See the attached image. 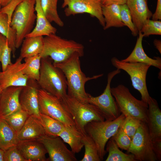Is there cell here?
Instances as JSON below:
<instances>
[{
	"instance_id": "1",
	"label": "cell",
	"mask_w": 161,
	"mask_h": 161,
	"mask_svg": "<svg viewBox=\"0 0 161 161\" xmlns=\"http://www.w3.org/2000/svg\"><path fill=\"white\" fill-rule=\"evenodd\" d=\"M80 57L79 54L75 53L62 62H53V64L65 75L67 81V94L81 102L88 103L89 94L85 91L86 83L89 80L102 76L103 74L92 77H86L81 69Z\"/></svg>"
},
{
	"instance_id": "2",
	"label": "cell",
	"mask_w": 161,
	"mask_h": 161,
	"mask_svg": "<svg viewBox=\"0 0 161 161\" xmlns=\"http://www.w3.org/2000/svg\"><path fill=\"white\" fill-rule=\"evenodd\" d=\"M39 87L62 100L67 95L66 78L62 71L55 66L49 57L41 60L40 76L37 81Z\"/></svg>"
},
{
	"instance_id": "3",
	"label": "cell",
	"mask_w": 161,
	"mask_h": 161,
	"mask_svg": "<svg viewBox=\"0 0 161 161\" xmlns=\"http://www.w3.org/2000/svg\"><path fill=\"white\" fill-rule=\"evenodd\" d=\"M84 49L80 43L52 34L44 37L43 48L40 55L41 58L49 57L53 63H58L65 60L75 53L82 57Z\"/></svg>"
},
{
	"instance_id": "4",
	"label": "cell",
	"mask_w": 161,
	"mask_h": 161,
	"mask_svg": "<svg viewBox=\"0 0 161 161\" xmlns=\"http://www.w3.org/2000/svg\"><path fill=\"white\" fill-rule=\"evenodd\" d=\"M35 0H23L12 15L10 26L16 32V47L18 49L26 36L33 30L36 19Z\"/></svg>"
},
{
	"instance_id": "5",
	"label": "cell",
	"mask_w": 161,
	"mask_h": 161,
	"mask_svg": "<svg viewBox=\"0 0 161 161\" xmlns=\"http://www.w3.org/2000/svg\"><path fill=\"white\" fill-rule=\"evenodd\" d=\"M62 100L71 114L76 127L83 135L86 134L85 128L88 123L105 120L100 109L93 104L81 102L67 94Z\"/></svg>"
},
{
	"instance_id": "6",
	"label": "cell",
	"mask_w": 161,
	"mask_h": 161,
	"mask_svg": "<svg viewBox=\"0 0 161 161\" xmlns=\"http://www.w3.org/2000/svg\"><path fill=\"white\" fill-rule=\"evenodd\" d=\"M111 90L120 112L125 117H134L147 123L148 103L135 98L128 88L122 84L111 88Z\"/></svg>"
},
{
	"instance_id": "7",
	"label": "cell",
	"mask_w": 161,
	"mask_h": 161,
	"mask_svg": "<svg viewBox=\"0 0 161 161\" xmlns=\"http://www.w3.org/2000/svg\"><path fill=\"white\" fill-rule=\"evenodd\" d=\"M125 117L121 113L115 120L93 121L85 126L86 132L94 142L101 160H103L107 152L105 147L107 142L121 127Z\"/></svg>"
},
{
	"instance_id": "8",
	"label": "cell",
	"mask_w": 161,
	"mask_h": 161,
	"mask_svg": "<svg viewBox=\"0 0 161 161\" xmlns=\"http://www.w3.org/2000/svg\"><path fill=\"white\" fill-rule=\"evenodd\" d=\"M38 94L40 113L60 121L65 126L76 127L62 100L41 88L38 89Z\"/></svg>"
},
{
	"instance_id": "9",
	"label": "cell",
	"mask_w": 161,
	"mask_h": 161,
	"mask_svg": "<svg viewBox=\"0 0 161 161\" xmlns=\"http://www.w3.org/2000/svg\"><path fill=\"white\" fill-rule=\"evenodd\" d=\"M112 65L117 69H122L129 75L134 88L140 94L141 100L148 104L150 96L147 88L146 77L151 66L141 63L125 62L113 57L111 60Z\"/></svg>"
},
{
	"instance_id": "10",
	"label": "cell",
	"mask_w": 161,
	"mask_h": 161,
	"mask_svg": "<svg viewBox=\"0 0 161 161\" xmlns=\"http://www.w3.org/2000/svg\"><path fill=\"white\" fill-rule=\"evenodd\" d=\"M127 151L133 154L137 161L157 160L146 123L142 122L132 138L131 145Z\"/></svg>"
},
{
	"instance_id": "11",
	"label": "cell",
	"mask_w": 161,
	"mask_h": 161,
	"mask_svg": "<svg viewBox=\"0 0 161 161\" xmlns=\"http://www.w3.org/2000/svg\"><path fill=\"white\" fill-rule=\"evenodd\" d=\"M118 69L109 73L107 75V83L103 92L97 97L89 94L88 103L97 106L100 111L105 120H112L120 115V112L111 90L110 84L113 78L120 72Z\"/></svg>"
},
{
	"instance_id": "12",
	"label": "cell",
	"mask_w": 161,
	"mask_h": 161,
	"mask_svg": "<svg viewBox=\"0 0 161 161\" xmlns=\"http://www.w3.org/2000/svg\"><path fill=\"white\" fill-rule=\"evenodd\" d=\"M62 7L65 8L66 16H69L86 13L95 17L104 27L105 22L102 14V5L99 0H63Z\"/></svg>"
},
{
	"instance_id": "13",
	"label": "cell",
	"mask_w": 161,
	"mask_h": 161,
	"mask_svg": "<svg viewBox=\"0 0 161 161\" xmlns=\"http://www.w3.org/2000/svg\"><path fill=\"white\" fill-rule=\"evenodd\" d=\"M44 145L48 160L51 161H76L75 154L69 150L59 137L44 135L37 139Z\"/></svg>"
},
{
	"instance_id": "14",
	"label": "cell",
	"mask_w": 161,
	"mask_h": 161,
	"mask_svg": "<svg viewBox=\"0 0 161 161\" xmlns=\"http://www.w3.org/2000/svg\"><path fill=\"white\" fill-rule=\"evenodd\" d=\"M22 59L19 56L15 63L0 72V86L2 90L10 86L24 87L27 85L28 79L23 72Z\"/></svg>"
},
{
	"instance_id": "15",
	"label": "cell",
	"mask_w": 161,
	"mask_h": 161,
	"mask_svg": "<svg viewBox=\"0 0 161 161\" xmlns=\"http://www.w3.org/2000/svg\"><path fill=\"white\" fill-rule=\"evenodd\" d=\"M39 86L36 80L28 79L27 85L21 91L19 101L21 109L29 116L33 115L39 118V109L38 92Z\"/></svg>"
},
{
	"instance_id": "16",
	"label": "cell",
	"mask_w": 161,
	"mask_h": 161,
	"mask_svg": "<svg viewBox=\"0 0 161 161\" xmlns=\"http://www.w3.org/2000/svg\"><path fill=\"white\" fill-rule=\"evenodd\" d=\"M22 87L10 86L2 90L0 96V118L21 109L19 96Z\"/></svg>"
},
{
	"instance_id": "17",
	"label": "cell",
	"mask_w": 161,
	"mask_h": 161,
	"mask_svg": "<svg viewBox=\"0 0 161 161\" xmlns=\"http://www.w3.org/2000/svg\"><path fill=\"white\" fill-rule=\"evenodd\" d=\"M17 147L27 161H46L47 151L37 139L19 141Z\"/></svg>"
},
{
	"instance_id": "18",
	"label": "cell",
	"mask_w": 161,
	"mask_h": 161,
	"mask_svg": "<svg viewBox=\"0 0 161 161\" xmlns=\"http://www.w3.org/2000/svg\"><path fill=\"white\" fill-rule=\"evenodd\" d=\"M133 23L137 30L140 31L145 21L150 19L152 13L148 5V0H127Z\"/></svg>"
},
{
	"instance_id": "19",
	"label": "cell",
	"mask_w": 161,
	"mask_h": 161,
	"mask_svg": "<svg viewBox=\"0 0 161 161\" xmlns=\"http://www.w3.org/2000/svg\"><path fill=\"white\" fill-rule=\"evenodd\" d=\"M146 123L152 140L161 138V111L157 100L150 97Z\"/></svg>"
},
{
	"instance_id": "20",
	"label": "cell",
	"mask_w": 161,
	"mask_h": 161,
	"mask_svg": "<svg viewBox=\"0 0 161 161\" xmlns=\"http://www.w3.org/2000/svg\"><path fill=\"white\" fill-rule=\"evenodd\" d=\"M138 34L139 36L132 52L127 58L121 61L125 62L145 63L161 70V58L157 57L153 59L149 57L146 54L144 50L142 44L143 35L140 31L138 32Z\"/></svg>"
},
{
	"instance_id": "21",
	"label": "cell",
	"mask_w": 161,
	"mask_h": 161,
	"mask_svg": "<svg viewBox=\"0 0 161 161\" xmlns=\"http://www.w3.org/2000/svg\"><path fill=\"white\" fill-rule=\"evenodd\" d=\"M35 10L36 13L35 26L26 37L46 36L55 34L57 30L52 25L46 17L41 7V0H35Z\"/></svg>"
},
{
	"instance_id": "22",
	"label": "cell",
	"mask_w": 161,
	"mask_h": 161,
	"mask_svg": "<svg viewBox=\"0 0 161 161\" xmlns=\"http://www.w3.org/2000/svg\"><path fill=\"white\" fill-rule=\"evenodd\" d=\"M46 134L39 119L29 116L22 128L17 134L19 141L38 139Z\"/></svg>"
},
{
	"instance_id": "23",
	"label": "cell",
	"mask_w": 161,
	"mask_h": 161,
	"mask_svg": "<svg viewBox=\"0 0 161 161\" xmlns=\"http://www.w3.org/2000/svg\"><path fill=\"white\" fill-rule=\"evenodd\" d=\"M83 135L76 127L64 126L58 136L64 142L68 144L72 151L75 154L80 151L84 146L82 142Z\"/></svg>"
},
{
	"instance_id": "24",
	"label": "cell",
	"mask_w": 161,
	"mask_h": 161,
	"mask_svg": "<svg viewBox=\"0 0 161 161\" xmlns=\"http://www.w3.org/2000/svg\"><path fill=\"white\" fill-rule=\"evenodd\" d=\"M21 46L19 56L23 59L40 55L43 48L44 37L43 36L26 37Z\"/></svg>"
},
{
	"instance_id": "25",
	"label": "cell",
	"mask_w": 161,
	"mask_h": 161,
	"mask_svg": "<svg viewBox=\"0 0 161 161\" xmlns=\"http://www.w3.org/2000/svg\"><path fill=\"white\" fill-rule=\"evenodd\" d=\"M102 12L105 22L104 30L112 27H121L125 26L121 18L120 5L114 4L102 6Z\"/></svg>"
},
{
	"instance_id": "26",
	"label": "cell",
	"mask_w": 161,
	"mask_h": 161,
	"mask_svg": "<svg viewBox=\"0 0 161 161\" xmlns=\"http://www.w3.org/2000/svg\"><path fill=\"white\" fill-rule=\"evenodd\" d=\"M19 141L17 134L4 119L0 118V148L5 151L16 146Z\"/></svg>"
},
{
	"instance_id": "27",
	"label": "cell",
	"mask_w": 161,
	"mask_h": 161,
	"mask_svg": "<svg viewBox=\"0 0 161 161\" xmlns=\"http://www.w3.org/2000/svg\"><path fill=\"white\" fill-rule=\"evenodd\" d=\"M1 7L0 5V33L7 38L12 49L13 57H15L16 49V32L10 26L7 15L1 12Z\"/></svg>"
},
{
	"instance_id": "28",
	"label": "cell",
	"mask_w": 161,
	"mask_h": 161,
	"mask_svg": "<svg viewBox=\"0 0 161 161\" xmlns=\"http://www.w3.org/2000/svg\"><path fill=\"white\" fill-rule=\"evenodd\" d=\"M41 58L40 55L24 58L25 62L23 72L28 79H32L37 81L38 80Z\"/></svg>"
},
{
	"instance_id": "29",
	"label": "cell",
	"mask_w": 161,
	"mask_h": 161,
	"mask_svg": "<svg viewBox=\"0 0 161 161\" xmlns=\"http://www.w3.org/2000/svg\"><path fill=\"white\" fill-rule=\"evenodd\" d=\"M46 135L57 137L64 125L60 121L47 115L40 113L39 118Z\"/></svg>"
},
{
	"instance_id": "30",
	"label": "cell",
	"mask_w": 161,
	"mask_h": 161,
	"mask_svg": "<svg viewBox=\"0 0 161 161\" xmlns=\"http://www.w3.org/2000/svg\"><path fill=\"white\" fill-rule=\"evenodd\" d=\"M58 0H41L43 11L47 18L50 22H54L58 26L62 27L64 22L61 19L57 11Z\"/></svg>"
},
{
	"instance_id": "31",
	"label": "cell",
	"mask_w": 161,
	"mask_h": 161,
	"mask_svg": "<svg viewBox=\"0 0 161 161\" xmlns=\"http://www.w3.org/2000/svg\"><path fill=\"white\" fill-rule=\"evenodd\" d=\"M106 151L109 153L106 161H136L132 154H129L120 151L114 141L110 138L107 142Z\"/></svg>"
},
{
	"instance_id": "32",
	"label": "cell",
	"mask_w": 161,
	"mask_h": 161,
	"mask_svg": "<svg viewBox=\"0 0 161 161\" xmlns=\"http://www.w3.org/2000/svg\"><path fill=\"white\" fill-rule=\"evenodd\" d=\"M29 115L24 110L21 109L4 117V119L17 134L24 126Z\"/></svg>"
},
{
	"instance_id": "33",
	"label": "cell",
	"mask_w": 161,
	"mask_h": 161,
	"mask_svg": "<svg viewBox=\"0 0 161 161\" xmlns=\"http://www.w3.org/2000/svg\"><path fill=\"white\" fill-rule=\"evenodd\" d=\"M82 142L85 148V152L81 161H101L96 145L92 138L86 134L83 135Z\"/></svg>"
},
{
	"instance_id": "34",
	"label": "cell",
	"mask_w": 161,
	"mask_h": 161,
	"mask_svg": "<svg viewBox=\"0 0 161 161\" xmlns=\"http://www.w3.org/2000/svg\"><path fill=\"white\" fill-rule=\"evenodd\" d=\"M140 31L143 36L147 37L152 35H161V21L160 20H146L143 24Z\"/></svg>"
},
{
	"instance_id": "35",
	"label": "cell",
	"mask_w": 161,
	"mask_h": 161,
	"mask_svg": "<svg viewBox=\"0 0 161 161\" xmlns=\"http://www.w3.org/2000/svg\"><path fill=\"white\" fill-rule=\"evenodd\" d=\"M142 122L141 120L136 118L130 117H126L121 128L132 139Z\"/></svg>"
},
{
	"instance_id": "36",
	"label": "cell",
	"mask_w": 161,
	"mask_h": 161,
	"mask_svg": "<svg viewBox=\"0 0 161 161\" xmlns=\"http://www.w3.org/2000/svg\"><path fill=\"white\" fill-rule=\"evenodd\" d=\"M120 14L121 20L125 26L129 29L133 36H137L138 32L133 23L130 10L126 4L120 5Z\"/></svg>"
},
{
	"instance_id": "37",
	"label": "cell",
	"mask_w": 161,
	"mask_h": 161,
	"mask_svg": "<svg viewBox=\"0 0 161 161\" xmlns=\"http://www.w3.org/2000/svg\"><path fill=\"white\" fill-rule=\"evenodd\" d=\"M119 148L128 151L131 144L132 139L123 130L121 127L115 134L111 137Z\"/></svg>"
},
{
	"instance_id": "38",
	"label": "cell",
	"mask_w": 161,
	"mask_h": 161,
	"mask_svg": "<svg viewBox=\"0 0 161 161\" xmlns=\"http://www.w3.org/2000/svg\"><path fill=\"white\" fill-rule=\"evenodd\" d=\"M16 146H13L4 151V161H27Z\"/></svg>"
},
{
	"instance_id": "39",
	"label": "cell",
	"mask_w": 161,
	"mask_h": 161,
	"mask_svg": "<svg viewBox=\"0 0 161 161\" xmlns=\"http://www.w3.org/2000/svg\"><path fill=\"white\" fill-rule=\"evenodd\" d=\"M12 52V49L7 41L5 46L0 59L2 71H4L8 65L12 63L11 59Z\"/></svg>"
},
{
	"instance_id": "40",
	"label": "cell",
	"mask_w": 161,
	"mask_h": 161,
	"mask_svg": "<svg viewBox=\"0 0 161 161\" xmlns=\"http://www.w3.org/2000/svg\"><path fill=\"white\" fill-rule=\"evenodd\" d=\"M23 0H11L5 6L1 7V12L7 16L9 23L10 24L12 15L18 5Z\"/></svg>"
},
{
	"instance_id": "41",
	"label": "cell",
	"mask_w": 161,
	"mask_h": 161,
	"mask_svg": "<svg viewBox=\"0 0 161 161\" xmlns=\"http://www.w3.org/2000/svg\"><path fill=\"white\" fill-rule=\"evenodd\" d=\"M154 151L157 160H161V138L152 140Z\"/></svg>"
},
{
	"instance_id": "42",
	"label": "cell",
	"mask_w": 161,
	"mask_h": 161,
	"mask_svg": "<svg viewBox=\"0 0 161 161\" xmlns=\"http://www.w3.org/2000/svg\"><path fill=\"white\" fill-rule=\"evenodd\" d=\"M152 17L153 20H161V0H157L156 9L155 13L152 14Z\"/></svg>"
},
{
	"instance_id": "43",
	"label": "cell",
	"mask_w": 161,
	"mask_h": 161,
	"mask_svg": "<svg viewBox=\"0 0 161 161\" xmlns=\"http://www.w3.org/2000/svg\"><path fill=\"white\" fill-rule=\"evenodd\" d=\"M102 6L115 4L122 5L126 4L127 0H99Z\"/></svg>"
},
{
	"instance_id": "44",
	"label": "cell",
	"mask_w": 161,
	"mask_h": 161,
	"mask_svg": "<svg viewBox=\"0 0 161 161\" xmlns=\"http://www.w3.org/2000/svg\"><path fill=\"white\" fill-rule=\"evenodd\" d=\"M7 41L6 37L0 33V61L3 51Z\"/></svg>"
},
{
	"instance_id": "45",
	"label": "cell",
	"mask_w": 161,
	"mask_h": 161,
	"mask_svg": "<svg viewBox=\"0 0 161 161\" xmlns=\"http://www.w3.org/2000/svg\"><path fill=\"white\" fill-rule=\"evenodd\" d=\"M154 44L156 48L161 53V41L160 40L155 39L154 41Z\"/></svg>"
},
{
	"instance_id": "46",
	"label": "cell",
	"mask_w": 161,
	"mask_h": 161,
	"mask_svg": "<svg viewBox=\"0 0 161 161\" xmlns=\"http://www.w3.org/2000/svg\"><path fill=\"white\" fill-rule=\"evenodd\" d=\"M11 0H0V5L3 7L9 3Z\"/></svg>"
},
{
	"instance_id": "47",
	"label": "cell",
	"mask_w": 161,
	"mask_h": 161,
	"mask_svg": "<svg viewBox=\"0 0 161 161\" xmlns=\"http://www.w3.org/2000/svg\"><path fill=\"white\" fill-rule=\"evenodd\" d=\"M4 151L0 148V161H4Z\"/></svg>"
},
{
	"instance_id": "48",
	"label": "cell",
	"mask_w": 161,
	"mask_h": 161,
	"mask_svg": "<svg viewBox=\"0 0 161 161\" xmlns=\"http://www.w3.org/2000/svg\"><path fill=\"white\" fill-rule=\"evenodd\" d=\"M1 63L0 62V69H1ZM2 89H1V86H0V95H1V92L2 91Z\"/></svg>"
}]
</instances>
